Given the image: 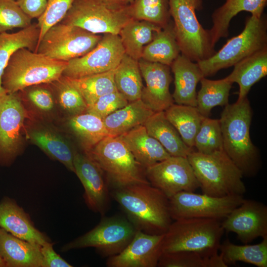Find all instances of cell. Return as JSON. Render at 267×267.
Returning a JSON list of instances; mask_svg holds the SVG:
<instances>
[{
    "instance_id": "obj_1",
    "label": "cell",
    "mask_w": 267,
    "mask_h": 267,
    "mask_svg": "<svg viewBox=\"0 0 267 267\" xmlns=\"http://www.w3.org/2000/svg\"><path fill=\"white\" fill-rule=\"evenodd\" d=\"M112 195L137 230L163 234L172 223L169 198L150 183L114 189Z\"/></svg>"
},
{
    "instance_id": "obj_2",
    "label": "cell",
    "mask_w": 267,
    "mask_h": 267,
    "mask_svg": "<svg viewBox=\"0 0 267 267\" xmlns=\"http://www.w3.org/2000/svg\"><path fill=\"white\" fill-rule=\"evenodd\" d=\"M252 111L247 97L225 106L220 120L223 149L243 177L256 175L260 167L259 150L250 134Z\"/></svg>"
},
{
    "instance_id": "obj_3",
    "label": "cell",
    "mask_w": 267,
    "mask_h": 267,
    "mask_svg": "<svg viewBox=\"0 0 267 267\" xmlns=\"http://www.w3.org/2000/svg\"><path fill=\"white\" fill-rule=\"evenodd\" d=\"M187 158L203 193L222 197L243 195L246 192L241 171L223 149L211 154H203L194 150Z\"/></svg>"
},
{
    "instance_id": "obj_4",
    "label": "cell",
    "mask_w": 267,
    "mask_h": 267,
    "mask_svg": "<svg viewBox=\"0 0 267 267\" xmlns=\"http://www.w3.org/2000/svg\"><path fill=\"white\" fill-rule=\"evenodd\" d=\"M68 62L51 59L27 48L16 50L4 71L1 85L12 93L33 85L58 81Z\"/></svg>"
},
{
    "instance_id": "obj_5",
    "label": "cell",
    "mask_w": 267,
    "mask_h": 267,
    "mask_svg": "<svg viewBox=\"0 0 267 267\" xmlns=\"http://www.w3.org/2000/svg\"><path fill=\"white\" fill-rule=\"evenodd\" d=\"M175 221L164 234L162 254L195 251L211 255L219 253L224 232L219 220L191 218Z\"/></svg>"
},
{
    "instance_id": "obj_6",
    "label": "cell",
    "mask_w": 267,
    "mask_h": 267,
    "mask_svg": "<svg viewBox=\"0 0 267 267\" xmlns=\"http://www.w3.org/2000/svg\"><path fill=\"white\" fill-rule=\"evenodd\" d=\"M85 154L106 175L114 189L150 183L145 169L135 160L119 136L105 137Z\"/></svg>"
},
{
    "instance_id": "obj_7",
    "label": "cell",
    "mask_w": 267,
    "mask_h": 267,
    "mask_svg": "<svg viewBox=\"0 0 267 267\" xmlns=\"http://www.w3.org/2000/svg\"><path fill=\"white\" fill-rule=\"evenodd\" d=\"M267 47V22L263 15L246 18L243 31L228 40L210 57L196 62L204 77L233 66L244 58Z\"/></svg>"
},
{
    "instance_id": "obj_8",
    "label": "cell",
    "mask_w": 267,
    "mask_h": 267,
    "mask_svg": "<svg viewBox=\"0 0 267 267\" xmlns=\"http://www.w3.org/2000/svg\"><path fill=\"white\" fill-rule=\"evenodd\" d=\"M170 15L181 54L193 61L210 57L215 52L208 30L200 24L196 10L201 8V0H168Z\"/></svg>"
},
{
    "instance_id": "obj_9",
    "label": "cell",
    "mask_w": 267,
    "mask_h": 267,
    "mask_svg": "<svg viewBox=\"0 0 267 267\" xmlns=\"http://www.w3.org/2000/svg\"><path fill=\"white\" fill-rule=\"evenodd\" d=\"M133 19L130 4L119 6L104 0H75L60 22L94 34L119 35L122 27Z\"/></svg>"
},
{
    "instance_id": "obj_10",
    "label": "cell",
    "mask_w": 267,
    "mask_h": 267,
    "mask_svg": "<svg viewBox=\"0 0 267 267\" xmlns=\"http://www.w3.org/2000/svg\"><path fill=\"white\" fill-rule=\"evenodd\" d=\"M101 37L79 27L59 22L46 32L35 52L68 62L88 53Z\"/></svg>"
},
{
    "instance_id": "obj_11",
    "label": "cell",
    "mask_w": 267,
    "mask_h": 267,
    "mask_svg": "<svg viewBox=\"0 0 267 267\" xmlns=\"http://www.w3.org/2000/svg\"><path fill=\"white\" fill-rule=\"evenodd\" d=\"M136 231L128 219L104 218L93 229L65 244L62 251L94 247L102 255L111 257L121 252L132 240Z\"/></svg>"
},
{
    "instance_id": "obj_12",
    "label": "cell",
    "mask_w": 267,
    "mask_h": 267,
    "mask_svg": "<svg viewBox=\"0 0 267 267\" xmlns=\"http://www.w3.org/2000/svg\"><path fill=\"white\" fill-rule=\"evenodd\" d=\"M244 199L240 195L215 197L181 191L169 199L170 213L174 220L191 218L220 220L225 218Z\"/></svg>"
},
{
    "instance_id": "obj_13",
    "label": "cell",
    "mask_w": 267,
    "mask_h": 267,
    "mask_svg": "<svg viewBox=\"0 0 267 267\" xmlns=\"http://www.w3.org/2000/svg\"><path fill=\"white\" fill-rule=\"evenodd\" d=\"M125 54L119 36L105 34L91 50L69 61L62 76L79 78L109 71L117 67Z\"/></svg>"
},
{
    "instance_id": "obj_14",
    "label": "cell",
    "mask_w": 267,
    "mask_h": 267,
    "mask_svg": "<svg viewBox=\"0 0 267 267\" xmlns=\"http://www.w3.org/2000/svg\"><path fill=\"white\" fill-rule=\"evenodd\" d=\"M150 184L169 199L181 191L194 192L199 183L187 157L170 156L145 169Z\"/></svg>"
},
{
    "instance_id": "obj_15",
    "label": "cell",
    "mask_w": 267,
    "mask_h": 267,
    "mask_svg": "<svg viewBox=\"0 0 267 267\" xmlns=\"http://www.w3.org/2000/svg\"><path fill=\"white\" fill-rule=\"evenodd\" d=\"M25 111L16 92L0 97V164L9 165L19 151Z\"/></svg>"
},
{
    "instance_id": "obj_16",
    "label": "cell",
    "mask_w": 267,
    "mask_h": 267,
    "mask_svg": "<svg viewBox=\"0 0 267 267\" xmlns=\"http://www.w3.org/2000/svg\"><path fill=\"white\" fill-rule=\"evenodd\" d=\"M224 219V231L235 233L244 244L267 236V206L262 202L244 199Z\"/></svg>"
},
{
    "instance_id": "obj_17",
    "label": "cell",
    "mask_w": 267,
    "mask_h": 267,
    "mask_svg": "<svg viewBox=\"0 0 267 267\" xmlns=\"http://www.w3.org/2000/svg\"><path fill=\"white\" fill-rule=\"evenodd\" d=\"M164 234L137 230L131 242L118 254L109 257V267H156L162 254Z\"/></svg>"
},
{
    "instance_id": "obj_18",
    "label": "cell",
    "mask_w": 267,
    "mask_h": 267,
    "mask_svg": "<svg viewBox=\"0 0 267 267\" xmlns=\"http://www.w3.org/2000/svg\"><path fill=\"white\" fill-rule=\"evenodd\" d=\"M138 64L146 83L140 99L154 112L165 111L174 101L169 89L172 81L169 66L141 58Z\"/></svg>"
},
{
    "instance_id": "obj_19",
    "label": "cell",
    "mask_w": 267,
    "mask_h": 267,
    "mask_svg": "<svg viewBox=\"0 0 267 267\" xmlns=\"http://www.w3.org/2000/svg\"><path fill=\"white\" fill-rule=\"evenodd\" d=\"M74 173L85 190L84 199L88 206L95 212L103 215L109 203V193L103 171L85 153L75 151Z\"/></svg>"
},
{
    "instance_id": "obj_20",
    "label": "cell",
    "mask_w": 267,
    "mask_h": 267,
    "mask_svg": "<svg viewBox=\"0 0 267 267\" xmlns=\"http://www.w3.org/2000/svg\"><path fill=\"white\" fill-rule=\"evenodd\" d=\"M0 227L40 247L49 241L44 234L35 228L23 209L13 199L7 197L0 202Z\"/></svg>"
},
{
    "instance_id": "obj_21",
    "label": "cell",
    "mask_w": 267,
    "mask_h": 267,
    "mask_svg": "<svg viewBox=\"0 0 267 267\" xmlns=\"http://www.w3.org/2000/svg\"><path fill=\"white\" fill-rule=\"evenodd\" d=\"M170 66L174 75V101L178 104L196 107V87L204 77L197 63L181 54Z\"/></svg>"
},
{
    "instance_id": "obj_22",
    "label": "cell",
    "mask_w": 267,
    "mask_h": 267,
    "mask_svg": "<svg viewBox=\"0 0 267 267\" xmlns=\"http://www.w3.org/2000/svg\"><path fill=\"white\" fill-rule=\"evenodd\" d=\"M40 248L0 227V257L5 267H43Z\"/></svg>"
},
{
    "instance_id": "obj_23",
    "label": "cell",
    "mask_w": 267,
    "mask_h": 267,
    "mask_svg": "<svg viewBox=\"0 0 267 267\" xmlns=\"http://www.w3.org/2000/svg\"><path fill=\"white\" fill-rule=\"evenodd\" d=\"M267 0H225L212 15V27L208 32L212 46L222 38L228 35L231 19L240 12H249L252 15L260 17L267 4Z\"/></svg>"
},
{
    "instance_id": "obj_24",
    "label": "cell",
    "mask_w": 267,
    "mask_h": 267,
    "mask_svg": "<svg viewBox=\"0 0 267 267\" xmlns=\"http://www.w3.org/2000/svg\"><path fill=\"white\" fill-rule=\"evenodd\" d=\"M119 136L145 169L171 156L161 144L148 134L143 125Z\"/></svg>"
},
{
    "instance_id": "obj_25",
    "label": "cell",
    "mask_w": 267,
    "mask_h": 267,
    "mask_svg": "<svg viewBox=\"0 0 267 267\" xmlns=\"http://www.w3.org/2000/svg\"><path fill=\"white\" fill-rule=\"evenodd\" d=\"M143 126L148 134L155 138L171 156L187 157L195 150L183 142L176 128L166 118L164 111L154 112Z\"/></svg>"
},
{
    "instance_id": "obj_26",
    "label": "cell",
    "mask_w": 267,
    "mask_h": 267,
    "mask_svg": "<svg viewBox=\"0 0 267 267\" xmlns=\"http://www.w3.org/2000/svg\"><path fill=\"white\" fill-rule=\"evenodd\" d=\"M225 78L239 87L237 100L246 97L252 87L267 75V47L241 60Z\"/></svg>"
},
{
    "instance_id": "obj_27",
    "label": "cell",
    "mask_w": 267,
    "mask_h": 267,
    "mask_svg": "<svg viewBox=\"0 0 267 267\" xmlns=\"http://www.w3.org/2000/svg\"><path fill=\"white\" fill-rule=\"evenodd\" d=\"M154 112L141 99L129 102L103 119L108 136H119L144 124Z\"/></svg>"
},
{
    "instance_id": "obj_28",
    "label": "cell",
    "mask_w": 267,
    "mask_h": 267,
    "mask_svg": "<svg viewBox=\"0 0 267 267\" xmlns=\"http://www.w3.org/2000/svg\"><path fill=\"white\" fill-rule=\"evenodd\" d=\"M39 36L40 28L36 23L15 33H0V97L7 93L2 87L1 79L11 55L23 47L35 51Z\"/></svg>"
},
{
    "instance_id": "obj_29",
    "label": "cell",
    "mask_w": 267,
    "mask_h": 267,
    "mask_svg": "<svg viewBox=\"0 0 267 267\" xmlns=\"http://www.w3.org/2000/svg\"><path fill=\"white\" fill-rule=\"evenodd\" d=\"M162 28L144 20L133 19L121 29L119 36L125 54L138 61L143 49Z\"/></svg>"
},
{
    "instance_id": "obj_30",
    "label": "cell",
    "mask_w": 267,
    "mask_h": 267,
    "mask_svg": "<svg viewBox=\"0 0 267 267\" xmlns=\"http://www.w3.org/2000/svg\"><path fill=\"white\" fill-rule=\"evenodd\" d=\"M67 125L85 153L108 136L103 120L87 112L71 116Z\"/></svg>"
},
{
    "instance_id": "obj_31",
    "label": "cell",
    "mask_w": 267,
    "mask_h": 267,
    "mask_svg": "<svg viewBox=\"0 0 267 267\" xmlns=\"http://www.w3.org/2000/svg\"><path fill=\"white\" fill-rule=\"evenodd\" d=\"M30 140L52 158L74 172V152L69 143L52 130L45 128L34 129L28 133Z\"/></svg>"
},
{
    "instance_id": "obj_32",
    "label": "cell",
    "mask_w": 267,
    "mask_h": 267,
    "mask_svg": "<svg viewBox=\"0 0 267 267\" xmlns=\"http://www.w3.org/2000/svg\"><path fill=\"white\" fill-rule=\"evenodd\" d=\"M180 52L174 26L168 24L157 32L153 40L145 46L141 58L170 66Z\"/></svg>"
},
{
    "instance_id": "obj_33",
    "label": "cell",
    "mask_w": 267,
    "mask_h": 267,
    "mask_svg": "<svg viewBox=\"0 0 267 267\" xmlns=\"http://www.w3.org/2000/svg\"><path fill=\"white\" fill-rule=\"evenodd\" d=\"M164 113L183 142L194 149L195 136L205 117L200 114L196 107L178 104H172Z\"/></svg>"
},
{
    "instance_id": "obj_34",
    "label": "cell",
    "mask_w": 267,
    "mask_h": 267,
    "mask_svg": "<svg viewBox=\"0 0 267 267\" xmlns=\"http://www.w3.org/2000/svg\"><path fill=\"white\" fill-rule=\"evenodd\" d=\"M262 239L259 243L244 245L233 244L226 239L220 244V254L227 266L241 262L267 267V236Z\"/></svg>"
},
{
    "instance_id": "obj_35",
    "label": "cell",
    "mask_w": 267,
    "mask_h": 267,
    "mask_svg": "<svg viewBox=\"0 0 267 267\" xmlns=\"http://www.w3.org/2000/svg\"><path fill=\"white\" fill-rule=\"evenodd\" d=\"M142 78L138 61L125 54L115 69L114 79L117 90L129 102L141 98Z\"/></svg>"
},
{
    "instance_id": "obj_36",
    "label": "cell",
    "mask_w": 267,
    "mask_h": 267,
    "mask_svg": "<svg viewBox=\"0 0 267 267\" xmlns=\"http://www.w3.org/2000/svg\"><path fill=\"white\" fill-rule=\"evenodd\" d=\"M200 82L201 88L197 93L196 108L202 116L208 117L214 107L229 104L228 97L232 83L226 78L211 80L203 77Z\"/></svg>"
},
{
    "instance_id": "obj_37",
    "label": "cell",
    "mask_w": 267,
    "mask_h": 267,
    "mask_svg": "<svg viewBox=\"0 0 267 267\" xmlns=\"http://www.w3.org/2000/svg\"><path fill=\"white\" fill-rule=\"evenodd\" d=\"M115 69L79 78H67L79 91L88 107L101 96L117 90L114 79Z\"/></svg>"
},
{
    "instance_id": "obj_38",
    "label": "cell",
    "mask_w": 267,
    "mask_h": 267,
    "mask_svg": "<svg viewBox=\"0 0 267 267\" xmlns=\"http://www.w3.org/2000/svg\"><path fill=\"white\" fill-rule=\"evenodd\" d=\"M157 267H227L219 253L206 255L195 251L163 253Z\"/></svg>"
},
{
    "instance_id": "obj_39",
    "label": "cell",
    "mask_w": 267,
    "mask_h": 267,
    "mask_svg": "<svg viewBox=\"0 0 267 267\" xmlns=\"http://www.w3.org/2000/svg\"><path fill=\"white\" fill-rule=\"evenodd\" d=\"M133 17L154 23L162 28L168 23L169 5L168 0H136L130 4Z\"/></svg>"
},
{
    "instance_id": "obj_40",
    "label": "cell",
    "mask_w": 267,
    "mask_h": 267,
    "mask_svg": "<svg viewBox=\"0 0 267 267\" xmlns=\"http://www.w3.org/2000/svg\"><path fill=\"white\" fill-rule=\"evenodd\" d=\"M194 147L203 154H211L223 149L219 119L204 117L194 139Z\"/></svg>"
},
{
    "instance_id": "obj_41",
    "label": "cell",
    "mask_w": 267,
    "mask_h": 267,
    "mask_svg": "<svg viewBox=\"0 0 267 267\" xmlns=\"http://www.w3.org/2000/svg\"><path fill=\"white\" fill-rule=\"evenodd\" d=\"M31 21L16 0H0V33L14 28H25L32 24Z\"/></svg>"
},
{
    "instance_id": "obj_42",
    "label": "cell",
    "mask_w": 267,
    "mask_h": 267,
    "mask_svg": "<svg viewBox=\"0 0 267 267\" xmlns=\"http://www.w3.org/2000/svg\"><path fill=\"white\" fill-rule=\"evenodd\" d=\"M62 77L58 90L60 106L70 116L86 112L88 106L83 97L67 77Z\"/></svg>"
},
{
    "instance_id": "obj_43",
    "label": "cell",
    "mask_w": 267,
    "mask_h": 267,
    "mask_svg": "<svg viewBox=\"0 0 267 267\" xmlns=\"http://www.w3.org/2000/svg\"><path fill=\"white\" fill-rule=\"evenodd\" d=\"M74 0H47L44 13L38 18L37 24L40 28L38 43L50 28L62 20Z\"/></svg>"
},
{
    "instance_id": "obj_44",
    "label": "cell",
    "mask_w": 267,
    "mask_h": 267,
    "mask_svg": "<svg viewBox=\"0 0 267 267\" xmlns=\"http://www.w3.org/2000/svg\"><path fill=\"white\" fill-rule=\"evenodd\" d=\"M129 102L120 92L116 90L101 96L88 107L86 112L103 120L111 113L127 105Z\"/></svg>"
},
{
    "instance_id": "obj_45",
    "label": "cell",
    "mask_w": 267,
    "mask_h": 267,
    "mask_svg": "<svg viewBox=\"0 0 267 267\" xmlns=\"http://www.w3.org/2000/svg\"><path fill=\"white\" fill-rule=\"evenodd\" d=\"M28 97L33 105L42 111H49L54 106L53 96L45 89L34 88L29 91Z\"/></svg>"
},
{
    "instance_id": "obj_46",
    "label": "cell",
    "mask_w": 267,
    "mask_h": 267,
    "mask_svg": "<svg viewBox=\"0 0 267 267\" xmlns=\"http://www.w3.org/2000/svg\"><path fill=\"white\" fill-rule=\"evenodd\" d=\"M43 258V267H72V266L55 252L50 241L40 248Z\"/></svg>"
},
{
    "instance_id": "obj_47",
    "label": "cell",
    "mask_w": 267,
    "mask_h": 267,
    "mask_svg": "<svg viewBox=\"0 0 267 267\" xmlns=\"http://www.w3.org/2000/svg\"><path fill=\"white\" fill-rule=\"evenodd\" d=\"M22 10L32 19L39 18L44 12L47 0H17Z\"/></svg>"
},
{
    "instance_id": "obj_48",
    "label": "cell",
    "mask_w": 267,
    "mask_h": 267,
    "mask_svg": "<svg viewBox=\"0 0 267 267\" xmlns=\"http://www.w3.org/2000/svg\"><path fill=\"white\" fill-rule=\"evenodd\" d=\"M105 1L114 5L126 6L130 4L127 0H104Z\"/></svg>"
},
{
    "instance_id": "obj_49",
    "label": "cell",
    "mask_w": 267,
    "mask_h": 267,
    "mask_svg": "<svg viewBox=\"0 0 267 267\" xmlns=\"http://www.w3.org/2000/svg\"><path fill=\"white\" fill-rule=\"evenodd\" d=\"M0 267H5L4 264L0 257Z\"/></svg>"
},
{
    "instance_id": "obj_50",
    "label": "cell",
    "mask_w": 267,
    "mask_h": 267,
    "mask_svg": "<svg viewBox=\"0 0 267 267\" xmlns=\"http://www.w3.org/2000/svg\"><path fill=\"white\" fill-rule=\"evenodd\" d=\"M129 4H132L136 0H127Z\"/></svg>"
}]
</instances>
